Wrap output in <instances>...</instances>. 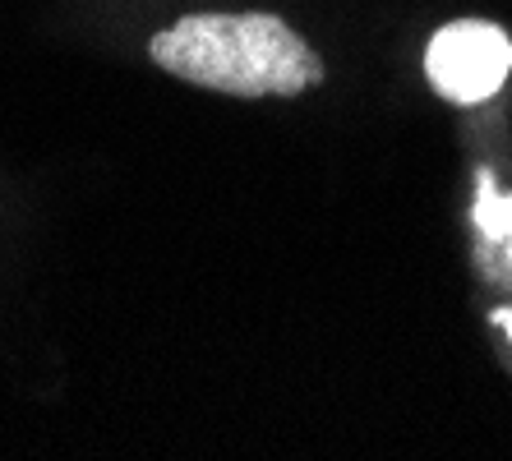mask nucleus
<instances>
[{
	"instance_id": "obj_1",
	"label": "nucleus",
	"mask_w": 512,
	"mask_h": 461,
	"mask_svg": "<svg viewBox=\"0 0 512 461\" xmlns=\"http://www.w3.org/2000/svg\"><path fill=\"white\" fill-rule=\"evenodd\" d=\"M157 70L227 97H300L323 83L319 51L277 14H190L148 42Z\"/></svg>"
},
{
	"instance_id": "obj_2",
	"label": "nucleus",
	"mask_w": 512,
	"mask_h": 461,
	"mask_svg": "<svg viewBox=\"0 0 512 461\" xmlns=\"http://www.w3.org/2000/svg\"><path fill=\"white\" fill-rule=\"evenodd\" d=\"M512 70V37L485 19H457L439 28L425 51V74L434 93L453 107H480L503 88Z\"/></svg>"
}]
</instances>
